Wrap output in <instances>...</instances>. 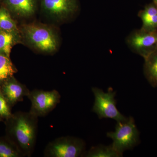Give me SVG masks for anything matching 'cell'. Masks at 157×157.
I'll list each match as a JSON object with an SVG mask.
<instances>
[{"mask_svg":"<svg viewBox=\"0 0 157 157\" xmlns=\"http://www.w3.org/2000/svg\"><path fill=\"white\" fill-rule=\"evenodd\" d=\"M14 41L13 33L0 30V53L10 57L12 45Z\"/></svg>","mask_w":157,"mask_h":157,"instance_id":"cell-16","label":"cell"},{"mask_svg":"<svg viewBox=\"0 0 157 157\" xmlns=\"http://www.w3.org/2000/svg\"><path fill=\"white\" fill-rule=\"evenodd\" d=\"M126 43L132 52L144 59L157 47V30H134L127 37Z\"/></svg>","mask_w":157,"mask_h":157,"instance_id":"cell-7","label":"cell"},{"mask_svg":"<svg viewBox=\"0 0 157 157\" xmlns=\"http://www.w3.org/2000/svg\"><path fill=\"white\" fill-rule=\"evenodd\" d=\"M7 121V137L23 157H30L36 141L38 117L29 111H19L12 114Z\"/></svg>","mask_w":157,"mask_h":157,"instance_id":"cell-1","label":"cell"},{"mask_svg":"<svg viewBox=\"0 0 157 157\" xmlns=\"http://www.w3.org/2000/svg\"><path fill=\"white\" fill-rule=\"evenodd\" d=\"M137 15L142 22L140 29L147 32L157 30V8L153 3L147 4Z\"/></svg>","mask_w":157,"mask_h":157,"instance_id":"cell-10","label":"cell"},{"mask_svg":"<svg viewBox=\"0 0 157 157\" xmlns=\"http://www.w3.org/2000/svg\"><path fill=\"white\" fill-rule=\"evenodd\" d=\"M144 59V76L152 86L157 87V47Z\"/></svg>","mask_w":157,"mask_h":157,"instance_id":"cell-12","label":"cell"},{"mask_svg":"<svg viewBox=\"0 0 157 157\" xmlns=\"http://www.w3.org/2000/svg\"><path fill=\"white\" fill-rule=\"evenodd\" d=\"M11 11L21 17H29L35 13L36 0H5Z\"/></svg>","mask_w":157,"mask_h":157,"instance_id":"cell-11","label":"cell"},{"mask_svg":"<svg viewBox=\"0 0 157 157\" xmlns=\"http://www.w3.org/2000/svg\"><path fill=\"white\" fill-rule=\"evenodd\" d=\"M85 157H120L123 155L119 153L113 148L112 144L109 146L99 145L94 146L90 149Z\"/></svg>","mask_w":157,"mask_h":157,"instance_id":"cell-13","label":"cell"},{"mask_svg":"<svg viewBox=\"0 0 157 157\" xmlns=\"http://www.w3.org/2000/svg\"><path fill=\"white\" fill-rule=\"evenodd\" d=\"M41 7L46 14L56 19L70 18L77 11V0H41Z\"/></svg>","mask_w":157,"mask_h":157,"instance_id":"cell-8","label":"cell"},{"mask_svg":"<svg viewBox=\"0 0 157 157\" xmlns=\"http://www.w3.org/2000/svg\"><path fill=\"white\" fill-rule=\"evenodd\" d=\"M152 2L155 4V6H156L157 8V0H152Z\"/></svg>","mask_w":157,"mask_h":157,"instance_id":"cell-19","label":"cell"},{"mask_svg":"<svg viewBox=\"0 0 157 157\" xmlns=\"http://www.w3.org/2000/svg\"><path fill=\"white\" fill-rule=\"evenodd\" d=\"M1 90L9 105H12L23 101L24 97H28L30 92L25 85L17 81L13 76L3 83Z\"/></svg>","mask_w":157,"mask_h":157,"instance_id":"cell-9","label":"cell"},{"mask_svg":"<svg viewBox=\"0 0 157 157\" xmlns=\"http://www.w3.org/2000/svg\"><path fill=\"white\" fill-rule=\"evenodd\" d=\"M28 98L31 103L29 112L39 117L45 116L52 111L59 103L61 96L56 90L35 89L30 92Z\"/></svg>","mask_w":157,"mask_h":157,"instance_id":"cell-6","label":"cell"},{"mask_svg":"<svg viewBox=\"0 0 157 157\" xmlns=\"http://www.w3.org/2000/svg\"><path fill=\"white\" fill-rule=\"evenodd\" d=\"M23 157L14 144L8 137H0V157Z\"/></svg>","mask_w":157,"mask_h":157,"instance_id":"cell-15","label":"cell"},{"mask_svg":"<svg viewBox=\"0 0 157 157\" xmlns=\"http://www.w3.org/2000/svg\"><path fill=\"white\" fill-rule=\"evenodd\" d=\"M9 105L0 89V116L7 119L11 116L12 114Z\"/></svg>","mask_w":157,"mask_h":157,"instance_id":"cell-18","label":"cell"},{"mask_svg":"<svg viewBox=\"0 0 157 157\" xmlns=\"http://www.w3.org/2000/svg\"><path fill=\"white\" fill-rule=\"evenodd\" d=\"M17 70L9 57L0 53V85L13 76Z\"/></svg>","mask_w":157,"mask_h":157,"instance_id":"cell-14","label":"cell"},{"mask_svg":"<svg viewBox=\"0 0 157 157\" xmlns=\"http://www.w3.org/2000/svg\"><path fill=\"white\" fill-rule=\"evenodd\" d=\"M84 140L77 137L65 136L57 138L47 144L44 151L46 157H78L85 153Z\"/></svg>","mask_w":157,"mask_h":157,"instance_id":"cell-4","label":"cell"},{"mask_svg":"<svg viewBox=\"0 0 157 157\" xmlns=\"http://www.w3.org/2000/svg\"><path fill=\"white\" fill-rule=\"evenodd\" d=\"M107 137L113 141V147L123 155L127 150L131 149L139 142V132L132 117L125 121L117 122L114 132H108Z\"/></svg>","mask_w":157,"mask_h":157,"instance_id":"cell-3","label":"cell"},{"mask_svg":"<svg viewBox=\"0 0 157 157\" xmlns=\"http://www.w3.org/2000/svg\"><path fill=\"white\" fill-rule=\"evenodd\" d=\"M92 92L95 97V101L92 110L97 113L99 118L113 119L117 122L125 121L127 117L124 116L116 107L115 99V91L109 88L107 92L98 88H93Z\"/></svg>","mask_w":157,"mask_h":157,"instance_id":"cell-5","label":"cell"},{"mask_svg":"<svg viewBox=\"0 0 157 157\" xmlns=\"http://www.w3.org/2000/svg\"><path fill=\"white\" fill-rule=\"evenodd\" d=\"M0 29L12 33L17 30L14 21L8 11L5 9H0Z\"/></svg>","mask_w":157,"mask_h":157,"instance_id":"cell-17","label":"cell"},{"mask_svg":"<svg viewBox=\"0 0 157 157\" xmlns=\"http://www.w3.org/2000/svg\"><path fill=\"white\" fill-rule=\"evenodd\" d=\"M23 33L27 42L37 50L52 53L58 45L55 33L50 28L38 24H31L23 26Z\"/></svg>","mask_w":157,"mask_h":157,"instance_id":"cell-2","label":"cell"}]
</instances>
